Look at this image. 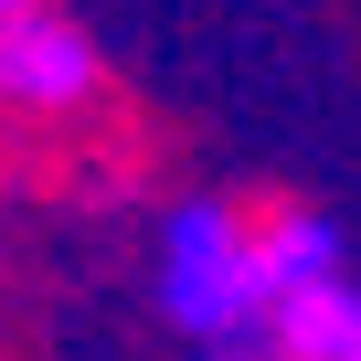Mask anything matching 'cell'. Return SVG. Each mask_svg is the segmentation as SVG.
Segmentation results:
<instances>
[{"label": "cell", "instance_id": "1", "mask_svg": "<svg viewBox=\"0 0 361 361\" xmlns=\"http://www.w3.org/2000/svg\"><path fill=\"white\" fill-rule=\"evenodd\" d=\"M159 308H170L180 329H192V340H245V329L266 319L255 245H245V213H234V202H192V213H170Z\"/></svg>", "mask_w": 361, "mask_h": 361}, {"label": "cell", "instance_id": "2", "mask_svg": "<svg viewBox=\"0 0 361 361\" xmlns=\"http://www.w3.org/2000/svg\"><path fill=\"white\" fill-rule=\"evenodd\" d=\"M96 85H106V64L54 0H0V106L75 117V106H96Z\"/></svg>", "mask_w": 361, "mask_h": 361}, {"label": "cell", "instance_id": "3", "mask_svg": "<svg viewBox=\"0 0 361 361\" xmlns=\"http://www.w3.org/2000/svg\"><path fill=\"white\" fill-rule=\"evenodd\" d=\"M266 350H287V361H361V287L350 276H319V287H287V298H266Z\"/></svg>", "mask_w": 361, "mask_h": 361}, {"label": "cell", "instance_id": "4", "mask_svg": "<svg viewBox=\"0 0 361 361\" xmlns=\"http://www.w3.org/2000/svg\"><path fill=\"white\" fill-rule=\"evenodd\" d=\"M245 245H255V287H266V298L340 276V234H329L319 213H266V224L245 213Z\"/></svg>", "mask_w": 361, "mask_h": 361}, {"label": "cell", "instance_id": "5", "mask_svg": "<svg viewBox=\"0 0 361 361\" xmlns=\"http://www.w3.org/2000/svg\"><path fill=\"white\" fill-rule=\"evenodd\" d=\"M266 361H287V350H266Z\"/></svg>", "mask_w": 361, "mask_h": 361}]
</instances>
